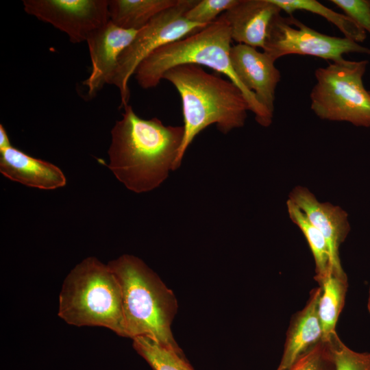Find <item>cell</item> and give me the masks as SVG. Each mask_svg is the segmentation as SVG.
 <instances>
[{"label":"cell","mask_w":370,"mask_h":370,"mask_svg":"<svg viewBox=\"0 0 370 370\" xmlns=\"http://www.w3.org/2000/svg\"><path fill=\"white\" fill-rule=\"evenodd\" d=\"M123 109L111 130L108 167L128 190L149 192L180 167L184 127L164 125L156 117L142 119L129 104Z\"/></svg>","instance_id":"cell-1"},{"label":"cell","mask_w":370,"mask_h":370,"mask_svg":"<svg viewBox=\"0 0 370 370\" xmlns=\"http://www.w3.org/2000/svg\"><path fill=\"white\" fill-rule=\"evenodd\" d=\"M162 79L173 84L182 100L184 134L178 156L179 166L194 138L209 125H216L226 134L245 125L249 106L232 81L191 64L170 69Z\"/></svg>","instance_id":"cell-2"},{"label":"cell","mask_w":370,"mask_h":370,"mask_svg":"<svg viewBox=\"0 0 370 370\" xmlns=\"http://www.w3.org/2000/svg\"><path fill=\"white\" fill-rule=\"evenodd\" d=\"M230 28L221 14L213 23L184 38L164 45L147 56L134 72L138 85L145 89L157 86L164 73L182 64L203 65L226 75L245 95L256 122L269 127L273 116L258 101L238 79L231 64Z\"/></svg>","instance_id":"cell-3"},{"label":"cell","mask_w":370,"mask_h":370,"mask_svg":"<svg viewBox=\"0 0 370 370\" xmlns=\"http://www.w3.org/2000/svg\"><path fill=\"white\" fill-rule=\"evenodd\" d=\"M108 264L121 286L127 337L147 336L182 352L171 330L177 308L173 293L136 256L125 254Z\"/></svg>","instance_id":"cell-4"},{"label":"cell","mask_w":370,"mask_h":370,"mask_svg":"<svg viewBox=\"0 0 370 370\" xmlns=\"http://www.w3.org/2000/svg\"><path fill=\"white\" fill-rule=\"evenodd\" d=\"M58 316L74 326H99L127 337L120 282L109 267L93 256L77 264L65 278Z\"/></svg>","instance_id":"cell-5"},{"label":"cell","mask_w":370,"mask_h":370,"mask_svg":"<svg viewBox=\"0 0 370 370\" xmlns=\"http://www.w3.org/2000/svg\"><path fill=\"white\" fill-rule=\"evenodd\" d=\"M367 60L342 59L319 67L310 94V108L317 116L370 127V93L363 84Z\"/></svg>","instance_id":"cell-6"},{"label":"cell","mask_w":370,"mask_h":370,"mask_svg":"<svg viewBox=\"0 0 370 370\" xmlns=\"http://www.w3.org/2000/svg\"><path fill=\"white\" fill-rule=\"evenodd\" d=\"M198 0H177L172 7L160 12L139 29L130 45L122 52L109 84L115 86L121 96L120 108L128 105V83L138 65L160 47L184 38L208 25L189 21L186 12Z\"/></svg>","instance_id":"cell-7"},{"label":"cell","mask_w":370,"mask_h":370,"mask_svg":"<svg viewBox=\"0 0 370 370\" xmlns=\"http://www.w3.org/2000/svg\"><path fill=\"white\" fill-rule=\"evenodd\" d=\"M263 51L275 61L292 54L310 56L336 62L343 55L359 53L370 55V49L345 37L324 34L309 27L293 15L280 14L273 20Z\"/></svg>","instance_id":"cell-8"},{"label":"cell","mask_w":370,"mask_h":370,"mask_svg":"<svg viewBox=\"0 0 370 370\" xmlns=\"http://www.w3.org/2000/svg\"><path fill=\"white\" fill-rule=\"evenodd\" d=\"M24 10L65 33L73 43L87 40L110 21L108 0H24Z\"/></svg>","instance_id":"cell-9"},{"label":"cell","mask_w":370,"mask_h":370,"mask_svg":"<svg viewBox=\"0 0 370 370\" xmlns=\"http://www.w3.org/2000/svg\"><path fill=\"white\" fill-rule=\"evenodd\" d=\"M230 57L239 81L273 116L275 89L281 79L275 61L266 52L243 44L232 46Z\"/></svg>","instance_id":"cell-10"},{"label":"cell","mask_w":370,"mask_h":370,"mask_svg":"<svg viewBox=\"0 0 370 370\" xmlns=\"http://www.w3.org/2000/svg\"><path fill=\"white\" fill-rule=\"evenodd\" d=\"M138 31L121 28L109 21L93 32L86 40L91 61L90 73L83 82L88 96H95L109 84L122 52L132 42Z\"/></svg>","instance_id":"cell-11"},{"label":"cell","mask_w":370,"mask_h":370,"mask_svg":"<svg viewBox=\"0 0 370 370\" xmlns=\"http://www.w3.org/2000/svg\"><path fill=\"white\" fill-rule=\"evenodd\" d=\"M295 204L324 236L330 254L331 270L345 273L340 259L339 249L350 231L347 212L328 202H320L306 187L296 186L289 195Z\"/></svg>","instance_id":"cell-12"},{"label":"cell","mask_w":370,"mask_h":370,"mask_svg":"<svg viewBox=\"0 0 370 370\" xmlns=\"http://www.w3.org/2000/svg\"><path fill=\"white\" fill-rule=\"evenodd\" d=\"M281 11L271 0H238L223 14L232 40L263 50L270 25Z\"/></svg>","instance_id":"cell-13"},{"label":"cell","mask_w":370,"mask_h":370,"mask_svg":"<svg viewBox=\"0 0 370 370\" xmlns=\"http://www.w3.org/2000/svg\"><path fill=\"white\" fill-rule=\"evenodd\" d=\"M321 294L319 286L312 288L304 307L292 316L277 370H290L304 354L324 339L319 315Z\"/></svg>","instance_id":"cell-14"},{"label":"cell","mask_w":370,"mask_h":370,"mask_svg":"<svg viewBox=\"0 0 370 370\" xmlns=\"http://www.w3.org/2000/svg\"><path fill=\"white\" fill-rule=\"evenodd\" d=\"M0 172L12 181L43 190L61 188L66 183L64 174L57 166L12 146L0 150Z\"/></svg>","instance_id":"cell-15"},{"label":"cell","mask_w":370,"mask_h":370,"mask_svg":"<svg viewBox=\"0 0 370 370\" xmlns=\"http://www.w3.org/2000/svg\"><path fill=\"white\" fill-rule=\"evenodd\" d=\"M177 0H109L110 21L126 29L138 31Z\"/></svg>","instance_id":"cell-16"},{"label":"cell","mask_w":370,"mask_h":370,"mask_svg":"<svg viewBox=\"0 0 370 370\" xmlns=\"http://www.w3.org/2000/svg\"><path fill=\"white\" fill-rule=\"evenodd\" d=\"M319 286L321 288L319 315L323 338L326 339L336 332V325L345 305L348 287L347 275L330 270Z\"/></svg>","instance_id":"cell-17"},{"label":"cell","mask_w":370,"mask_h":370,"mask_svg":"<svg viewBox=\"0 0 370 370\" xmlns=\"http://www.w3.org/2000/svg\"><path fill=\"white\" fill-rule=\"evenodd\" d=\"M286 206L290 219L299 228L308 242L315 263L314 278L319 284L331 270L327 242L321 232L295 204L288 199Z\"/></svg>","instance_id":"cell-18"},{"label":"cell","mask_w":370,"mask_h":370,"mask_svg":"<svg viewBox=\"0 0 370 370\" xmlns=\"http://www.w3.org/2000/svg\"><path fill=\"white\" fill-rule=\"evenodd\" d=\"M289 16L297 10L319 15L334 25L345 38L358 43L366 38V32L345 14L336 12L316 0H271Z\"/></svg>","instance_id":"cell-19"},{"label":"cell","mask_w":370,"mask_h":370,"mask_svg":"<svg viewBox=\"0 0 370 370\" xmlns=\"http://www.w3.org/2000/svg\"><path fill=\"white\" fill-rule=\"evenodd\" d=\"M132 339L135 350L153 370H195L182 352L169 348L147 336Z\"/></svg>","instance_id":"cell-20"},{"label":"cell","mask_w":370,"mask_h":370,"mask_svg":"<svg viewBox=\"0 0 370 370\" xmlns=\"http://www.w3.org/2000/svg\"><path fill=\"white\" fill-rule=\"evenodd\" d=\"M326 339L331 348L336 370H370V352H358L349 348L336 332Z\"/></svg>","instance_id":"cell-21"},{"label":"cell","mask_w":370,"mask_h":370,"mask_svg":"<svg viewBox=\"0 0 370 370\" xmlns=\"http://www.w3.org/2000/svg\"><path fill=\"white\" fill-rule=\"evenodd\" d=\"M290 370H336L328 339H323L304 354Z\"/></svg>","instance_id":"cell-22"},{"label":"cell","mask_w":370,"mask_h":370,"mask_svg":"<svg viewBox=\"0 0 370 370\" xmlns=\"http://www.w3.org/2000/svg\"><path fill=\"white\" fill-rule=\"evenodd\" d=\"M238 0H198L185 14L193 23L208 25L238 3Z\"/></svg>","instance_id":"cell-23"},{"label":"cell","mask_w":370,"mask_h":370,"mask_svg":"<svg viewBox=\"0 0 370 370\" xmlns=\"http://www.w3.org/2000/svg\"><path fill=\"white\" fill-rule=\"evenodd\" d=\"M345 15L370 34V0H330Z\"/></svg>","instance_id":"cell-24"},{"label":"cell","mask_w":370,"mask_h":370,"mask_svg":"<svg viewBox=\"0 0 370 370\" xmlns=\"http://www.w3.org/2000/svg\"><path fill=\"white\" fill-rule=\"evenodd\" d=\"M12 146L5 128L0 125V150Z\"/></svg>","instance_id":"cell-25"},{"label":"cell","mask_w":370,"mask_h":370,"mask_svg":"<svg viewBox=\"0 0 370 370\" xmlns=\"http://www.w3.org/2000/svg\"><path fill=\"white\" fill-rule=\"evenodd\" d=\"M367 310L369 311V312L370 313V286H369V292H368V297H367Z\"/></svg>","instance_id":"cell-26"},{"label":"cell","mask_w":370,"mask_h":370,"mask_svg":"<svg viewBox=\"0 0 370 370\" xmlns=\"http://www.w3.org/2000/svg\"><path fill=\"white\" fill-rule=\"evenodd\" d=\"M369 93H370V91H369Z\"/></svg>","instance_id":"cell-27"}]
</instances>
